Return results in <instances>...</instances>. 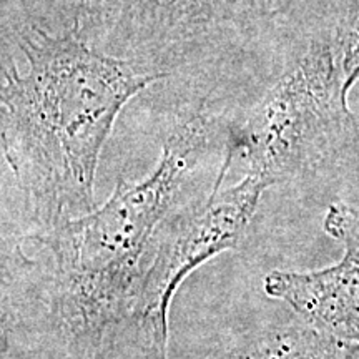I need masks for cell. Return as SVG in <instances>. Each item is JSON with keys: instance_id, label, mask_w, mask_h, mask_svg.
<instances>
[{"instance_id": "1", "label": "cell", "mask_w": 359, "mask_h": 359, "mask_svg": "<svg viewBox=\"0 0 359 359\" xmlns=\"http://www.w3.org/2000/svg\"><path fill=\"white\" fill-rule=\"evenodd\" d=\"M27 69L4 70L2 150L42 230L95 208L100 156L123 107L170 74L92 48L80 24L32 27L20 39Z\"/></svg>"}, {"instance_id": "2", "label": "cell", "mask_w": 359, "mask_h": 359, "mask_svg": "<svg viewBox=\"0 0 359 359\" xmlns=\"http://www.w3.org/2000/svg\"><path fill=\"white\" fill-rule=\"evenodd\" d=\"M208 137L210 120L200 109L170 133L147 178H118L105 203L30 238L47 255L53 316L74 344L98 348L135 309L148 243Z\"/></svg>"}, {"instance_id": "3", "label": "cell", "mask_w": 359, "mask_h": 359, "mask_svg": "<svg viewBox=\"0 0 359 359\" xmlns=\"http://www.w3.org/2000/svg\"><path fill=\"white\" fill-rule=\"evenodd\" d=\"M349 120L338 57L326 30L251 110L240 132V143L250 154V172L273 185L320 155L323 143Z\"/></svg>"}, {"instance_id": "4", "label": "cell", "mask_w": 359, "mask_h": 359, "mask_svg": "<svg viewBox=\"0 0 359 359\" xmlns=\"http://www.w3.org/2000/svg\"><path fill=\"white\" fill-rule=\"evenodd\" d=\"M226 168L224 163L208 200L180 219L143 275L135 309L163 354L168 341V311L178 286L206 259L236 248L259 196L269 187L263 177L250 172L238 185L222 190Z\"/></svg>"}, {"instance_id": "5", "label": "cell", "mask_w": 359, "mask_h": 359, "mask_svg": "<svg viewBox=\"0 0 359 359\" xmlns=\"http://www.w3.org/2000/svg\"><path fill=\"white\" fill-rule=\"evenodd\" d=\"M298 0H133L127 24L138 53L150 60L183 57L195 48L241 42L293 11Z\"/></svg>"}, {"instance_id": "6", "label": "cell", "mask_w": 359, "mask_h": 359, "mask_svg": "<svg viewBox=\"0 0 359 359\" xmlns=\"http://www.w3.org/2000/svg\"><path fill=\"white\" fill-rule=\"evenodd\" d=\"M264 288L330 333L359 339V263L354 259L344 257L336 266L314 273L275 271Z\"/></svg>"}, {"instance_id": "7", "label": "cell", "mask_w": 359, "mask_h": 359, "mask_svg": "<svg viewBox=\"0 0 359 359\" xmlns=\"http://www.w3.org/2000/svg\"><path fill=\"white\" fill-rule=\"evenodd\" d=\"M343 8L327 32L338 57L343 93L348 98L359 80V0H346Z\"/></svg>"}, {"instance_id": "8", "label": "cell", "mask_w": 359, "mask_h": 359, "mask_svg": "<svg viewBox=\"0 0 359 359\" xmlns=\"http://www.w3.org/2000/svg\"><path fill=\"white\" fill-rule=\"evenodd\" d=\"M325 230L344 245L348 258L359 263V210L349 205L330 206Z\"/></svg>"}, {"instance_id": "9", "label": "cell", "mask_w": 359, "mask_h": 359, "mask_svg": "<svg viewBox=\"0 0 359 359\" xmlns=\"http://www.w3.org/2000/svg\"><path fill=\"white\" fill-rule=\"evenodd\" d=\"M15 311H13L11 294V278L6 268V263L0 258V359H7L11 351V338Z\"/></svg>"}, {"instance_id": "10", "label": "cell", "mask_w": 359, "mask_h": 359, "mask_svg": "<svg viewBox=\"0 0 359 359\" xmlns=\"http://www.w3.org/2000/svg\"><path fill=\"white\" fill-rule=\"evenodd\" d=\"M93 4L100 8L107 19L118 20L122 13L132 6L133 0H93Z\"/></svg>"}, {"instance_id": "11", "label": "cell", "mask_w": 359, "mask_h": 359, "mask_svg": "<svg viewBox=\"0 0 359 359\" xmlns=\"http://www.w3.org/2000/svg\"><path fill=\"white\" fill-rule=\"evenodd\" d=\"M0 107H4V98H2V93H0Z\"/></svg>"}, {"instance_id": "12", "label": "cell", "mask_w": 359, "mask_h": 359, "mask_svg": "<svg viewBox=\"0 0 359 359\" xmlns=\"http://www.w3.org/2000/svg\"><path fill=\"white\" fill-rule=\"evenodd\" d=\"M353 359H359V349L356 351V354H354V358Z\"/></svg>"}, {"instance_id": "13", "label": "cell", "mask_w": 359, "mask_h": 359, "mask_svg": "<svg viewBox=\"0 0 359 359\" xmlns=\"http://www.w3.org/2000/svg\"><path fill=\"white\" fill-rule=\"evenodd\" d=\"M286 359H304V358H286Z\"/></svg>"}]
</instances>
